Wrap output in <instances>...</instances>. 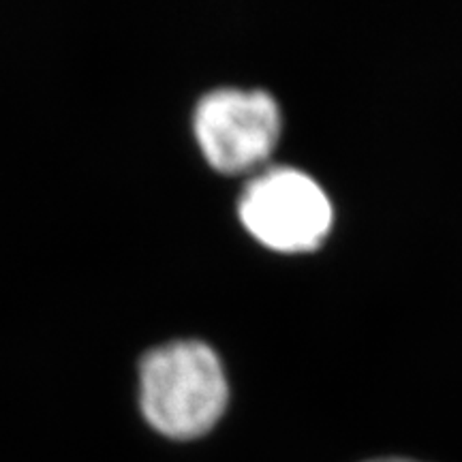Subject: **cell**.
I'll use <instances>...</instances> for the list:
<instances>
[{
    "instance_id": "7a4b0ae2",
    "label": "cell",
    "mask_w": 462,
    "mask_h": 462,
    "mask_svg": "<svg viewBox=\"0 0 462 462\" xmlns=\"http://www.w3.org/2000/svg\"><path fill=\"white\" fill-rule=\"evenodd\" d=\"M238 212L257 240L281 251L317 246L332 225L326 190L293 167H270L253 178L242 193Z\"/></svg>"
},
{
    "instance_id": "6da1fadb",
    "label": "cell",
    "mask_w": 462,
    "mask_h": 462,
    "mask_svg": "<svg viewBox=\"0 0 462 462\" xmlns=\"http://www.w3.org/2000/svg\"><path fill=\"white\" fill-rule=\"evenodd\" d=\"M140 404L154 430L195 439L217 424L227 404L221 357L204 340H171L140 364Z\"/></svg>"
},
{
    "instance_id": "277c9868",
    "label": "cell",
    "mask_w": 462,
    "mask_h": 462,
    "mask_svg": "<svg viewBox=\"0 0 462 462\" xmlns=\"http://www.w3.org/2000/svg\"><path fill=\"white\" fill-rule=\"evenodd\" d=\"M368 462H420V460H409V458H379V460H368Z\"/></svg>"
},
{
    "instance_id": "3957f363",
    "label": "cell",
    "mask_w": 462,
    "mask_h": 462,
    "mask_svg": "<svg viewBox=\"0 0 462 462\" xmlns=\"http://www.w3.org/2000/svg\"><path fill=\"white\" fill-rule=\"evenodd\" d=\"M195 135L218 171H245L268 157L281 129V112L265 90L217 88L201 97Z\"/></svg>"
}]
</instances>
